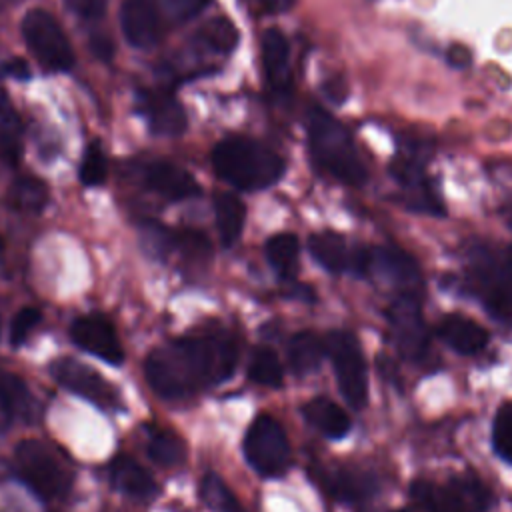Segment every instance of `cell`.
I'll return each instance as SVG.
<instances>
[{
  "label": "cell",
  "mask_w": 512,
  "mask_h": 512,
  "mask_svg": "<svg viewBox=\"0 0 512 512\" xmlns=\"http://www.w3.org/2000/svg\"><path fill=\"white\" fill-rule=\"evenodd\" d=\"M302 412H304V418L326 438L340 440L350 432L348 414L328 398H322V396L312 398L310 402L304 404Z\"/></svg>",
  "instance_id": "obj_23"
},
{
  "label": "cell",
  "mask_w": 512,
  "mask_h": 512,
  "mask_svg": "<svg viewBox=\"0 0 512 512\" xmlns=\"http://www.w3.org/2000/svg\"><path fill=\"white\" fill-rule=\"evenodd\" d=\"M438 336L458 354L472 356L488 344V332L462 314H448L438 324Z\"/></svg>",
  "instance_id": "obj_19"
},
{
  "label": "cell",
  "mask_w": 512,
  "mask_h": 512,
  "mask_svg": "<svg viewBox=\"0 0 512 512\" xmlns=\"http://www.w3.org/2000/svg\"><path fill=\"white\" fill-rule=\"evenodd\" d=\"M8 202L20 212L38 214L48 202V188L42 180L34 176L16 178L8 190Z\"/></svg>",
  "instance_id": "obj_30"
},
{
  "label": "cell",
  "mask_w": 512,
  "mask_h": 512,
  "mask_svg": "<svg viewBox=\"0 0 512 512\" xmlns=\"http://www.w3.org/2000/svg\"><path fill=\"white\" fill-rule=\"evenodd\" d=\"M326 92H328V96L332 98V100H336V102H342L344 98H346V84H344V80H330L328 84H326Z\"/></svg>",
  "instance_id": "obj_42"
},
{
  "label": "cell",
  "mask_w": 512,
  "mask_h": 512,
  "mask_svg": "<svg viewBox=\"0 0 512 512\" xmlns=\"http://www.w3.org/2000/svg\"><path fill=\"white\" fill-rule=\"evenodd\" d=\"M318 482L340 502H362L378 490V482L370 472L350 466L322 468L318 470Z\"/></svg>",
  "instance_id": "obj_17"
},
{
  "label": "cell",
  "mask_w": 512,
  "mask_h": 512,
  "mask_svg": "<svg viewBox=\"0 0 512 512\" xmlns=\"http://www.w3.org/2000/svg\"><path fill=\"white\" fill-rule=\"evenodd\" d=\"M390 336L398 352L408 360H422L428 352L430 332L420 312L418 294H398L386 308Z\"/></svg>",
  "instance_id": "obj_11"
},
{
  "label": "cell",
  "mask_w": 512,
  "mask_h": 512,
  "mask_svg": "<svg viewBox=\"0 0 512 512\" xmlns=\"http://www.w3.org/2000/svg\"><path fill=\"white\" fill-rule=\"evenodd\" d=\"M6 72L18 80H24L30 76V70H28V64L20 58H14L10 62H6Z\"/></svg>",
  "instance_id": "obj_41"
},
{
  "label": "cell",
  "mask_w": 512,
  "mask_h": 512,
  "mask_svg": "<svg viewBox=\"0 0 512 512\" xmlns=\"http://www.w3.org/2000/svg\"><path fill=\"white\" fill-rule=\"evenodd\" d=\"M108 162L102 148L94 142L86 148L80 164V180L84 186H100L106 182Z\"/></svg>",
  "instance_id": "obj_36"
},
{
  "label": "cell",
  "mask_w": 512,
  "mask_h": 512,
  "mask_svg": "<svg viewBox=\"0 0 512 512\" xmlns=\"http://www.w3.org/2000/svg\"><path fill=\"white\" fill-rule=\"evenodd\" d=\"M172 250L180 252L184 258L190 260H202L212 252L208 238L192 228L172 232Z\"/></svg>",
  "instance_id": "obj_35"
},
{
  "label": "cell",
  "mask_w": 512,
  "mask_h": 512,
  "mask_svg": "<svg viewBox=\"0 0 512 512\" xmlns=\"http://www.w3.org/2000/svg\"><path fill=\"white\" fill-rule=\"evenodd\" d=\"M22 154V122L10 98L0 88V160L16 164Z\"/></svg>",
  "instance_id": "obj_26"
},
{
  "label": "cell",
  "mask_w": 512,
  "mask_h": 512,
  "mask_svg": "<svg viewBox=\"0 0 512 512\" xmlns=\"http://www.w3.org/2000/svg\"><path fill=\"white\" fill-rule=\"evenodd\" d=\"M244 456L260 476H280L290 464V444L282 424L262 414L244 436Z\"/></svg>",
  "instance_id": "obj_9"
},
{
  "label": "cell",
  "mask_w": 512,
  "mask_h": 512,
  "mask_svg": "<svg viewBox=\"0 0 512 512\" xmlns=\"http://www.w3.org/2000/svg\"><path fill=\"white\" fill-rule=\"evenodd\" d=\"M70 8L84 18H98L104 12V0H70Z\"/></svg>",
  "instance_id": "obj_39"
},
{
  "label": "cell",
  "mask_w": 512,
  "mask_h": 512,
  "mask_svg": "<svg viewBox=\"0 0 512 512\" xmlns=\"http://www.w3.org/2000/svg\"><path fill=\"white\" fill-rule=\"evenodd\" d=\"M396 512H410V510H396Z\"/></svg>",
  "instance_id": "obj_44"
},
{
  "label": "cell",
  "mask_w": 512,
  "mask_h": 512,
  "mask_svg": "<svg viewBox=\"0 0 512 512\" xmlns=\"http://www.w3.org/2000/svg\"><path fill=\"white\" fill-rule=\"evenodd\" d=\"M40 320H42L40 310H36V308H32V306L20 308V310L16 312V316L12 318V322H10V332H8L10 344H12L14 348L22 346V344L30 338V334L34 332V328L40 324Z\"/></svg>",
  "instance_id": "obj_37"
},
{
  "label": "cell",
  "mask_w": 512,
  "mask_h": 512,
  "mask_svg": "<svg viewBox=\"0 0 512 512\" xmlns=\"http://www.w3.org/2000/svg\"><path fill=\"white\" fill-rule=\"evenodd\" d=\"M324 344L342 396L352 408H364L368 400V378L358 340L350 332L334 330L326 336Z\"/></svg>",
  "instance_id": "obj_8"
},
{
  "label": "cell",
  "mask_w": 512,
  "mask_h": 512,
  "mask_svg": "<svg viewBox=\"0 0 512 512\" xmlns=\"http://www.w3.org/2000/svg\"><path fill=\"white\" fill-rule=\"evenodd\" d=\"M266 260L282 278H294L298 272V254H300V242L292 232H280L268 238L264 246Z\"/></svg>",
  "instance_id": "obj_28"
},
{
  "label": "cell",
  "mask_w": 512,
  "mask_h": 512,
  "mask_svg": "<svg viewBox=\"0 0 512 512\" xmlns=\"http://www.w3.org/2000/svg\"><path fill=\"white\" fill-rule=\"evenodd\" d=\"M326 354V344L314 332H298L288 342V360L296 374L304 376L316 370Z\"/></svg>",
  "instance_id": "obj_27"
},
{
  "label": "cell",
  "mask_w": 512,
  "mask_h": 512,
  "mask_svg": "<svg viewBox=\"0 0 512 512\" xmlns=\"http://www.w3.org/2000/svg\"><path fill=\"white\" fill-rule=\"evenodd\" d=\"M136 110L148 122L154 134L178 136L186 130L184 108L168 92H158V90L138 92Z\"/></svg>",
  "instance_id": "obj_15"
},
{
  "label": "cell",
  "mask_w": 512,
  "mask_h": 512,
  "mask_svg": "<svg viewBox=\"0 0 512 512\" xmlns=\"http://www.w3.org/2000/svg\"><path fill=\"white\" fill-rule=\"evenodd\" d=\"M262 46V62H264V72L268 80L282 88L288 82V58H290V46L286 36L278 28H268L262 34L260 40Z\"/></svg>",
  "instance_id": "obj_24"
},
{
  "label": "cell",
  "mask_w": 512,
  "mask_h": 512,
  "mask_svg": "<svg viewBox=\"0 0 512 512\" xmlns=\"http://www.w3.org/2000/svg\"><path fill=\"white\" fill-rule=\"evenodd\" d=\"M372 276L376 282H382L386 288H392L398 294H418L422 286V276L418 264L402 250L392 246L366 248L362 272Z\"/></svg>",
  "instance_id": "obj_12"
},
{
  "label": "cell",
  "mask_w": 512,
  "mask_h": 512,
  "mask_svg": "<svg viewBox=\"0 0 512 512\" xmlns=\"http://www.w3.org/2000/svg\"><path fill=\"white\" fill-rule=\"evenodd\" d=\"M238 364V344L226 334H198L152 350L144 364L148 386L166 400H184L228 380Z\"/></svg>",
  "instance_id": "obj_1"
},
{
  "label": "cell",
  "mask_w": 512,
  "mask_h": 512,
  "mask_svg": "<svg viewBox=\"0 0 512 512\" xmlns=\"http://www.w3.org/2000/svg\"><path fill=\"white\" fill-rule=\"evenodd\" d=\"M308 144L314 162L336 180L360 186L366 182V168L344 126L328 112L314 106L306 118Z\"/></svg>",
  "instance_id": "obj_3"
},
{
  "label": "cell",
  "mask_w": 512,
  "mask_h": 512,
  "mask_svg": "<svg viewBox=\"0 0 512 512\" xmlns=\"http://www.w3.org/2000/svg\"><path fill=\"white\" fill-rule=\"evenodd\" d=\"M144 184L166 200H186L200 194L196 178L172 162L150 164L144 172Z\"/></svg>",
  "instance_id": "obj_18"
},
{
  "label": "cell",
  "mask_w": 512,
  "mask_h": 512,
  "mask_svg": "<svg viewBox=\"0 0 512 512\" xmlns=\"http://www.w3.org/2000/svg\"><path fill=\"white\" fill-rule=\"evenodd\" d=\"M392 174L398 184L406 190V202L412 210L428 212V214H442L440 202L434 198L430 186L426 184L424 172L416 162L410 160H396L392 166Z\"/></svg>",
  "instance_id": "obj_20"
},
{
  "label": "cell",
  "mask_w": 512,
  "mask_h": 512,
  "mask_svg": "<svg viewBox=\"0 0 512 512\" xmlns=\"http://www.w3.org/2000/svg\"><path fill=\"white\" fill-rule=\"evenodd\" d=\"M248 378L266 388L282 386L284 372H282L278 354L268 346H258L252 352V358L248 364Z\"/></svg>",
  "instance_id": "obj_32"
},
{
  "label": "cell",
  "mask_w": 512,
  "mask_h": 512,
  "mask_svg": "<svg viewBox=\"0 0 512 512\" xmlns=\"http://www.w3.org/2000/svg\"><path fill=\"white\" fill-rule=\"evenodd\" d=\"M20 30L30 52L44 68L52 72H66L74 66L72 44L50 12L42 8L28 10L22 18Z\"/></svg>",
  "instance_id": "obj_6"
},
{
  "label": "cell",
  "mask_w": 512,
  "mask_h": 512,
  "mask_svg": "<svg viewBox=\"0 0 512 512\" xmlns=\"http://www.w3.org/2000/svg\"><path fill=\"white\" fill-rule=\"evenodd\" d=\"M308 250L314 260L330 272H362L366 248H350L344 236L336 232L312 234L308 238Z\"/></svg>",
  "instance_id": "obj_16"
},
{
  "label": "cell",
  "mask_w": 512,
  "mask_h": 512,
  "mask_svg": "<svg viewBox=\"0 0 512 512\" xmlns=\"http://www.w3.org/2000/svg\"><path fill=\"white\" fill-rule=\"evenodd\" d=\"M148 456L158 466L174 468L186 458V442L174 430H154L148 438Z\"/></svg>",
  "instance_id": "obj_31"
},
{
  "label": "cell",
  "mask_w": 512,
  "mask_h": 512,
  "mask_svg": "<svg viewBox=\"0 0 512 512\" xmlns=\"http://www.w3.org/2000/svg\"><path fill=\"white\" fill-rule=\"evenodd\" d=\"M294 2L296 0H262L264 8L268 12H286V10H290L294 6Z\"/></svg>",
  "instance_id": "obj_43"
},
{
  "label": "cell",
  "mask_w": 512,
  "mask_h": 512,
  "mask_svg": "<svg viewBox=\"0 0 512 512\" xmlns=\"http://www.w3.org/2000/svg\"><path fill=\"white\" fill-rule=\"evenodd\" d=\"M214 216H216V226H218L222 244L224 246L234 244L238 240V236L244 228V220H246L244 202L230 192H222L214 198Z\"/></svg>",
  "instance_id": "obj_25"
},
{
  "label": "cell",
  "mask_w": 512,
  "mask_h": 512,
  "mask_svg": "<svg viewBox=\"0 0 512 512\" xmlns=\"http://www.w3.org/2000/svg\"><path fill=\"white\" fill-rule=\"evenodd\" d=\"M0 412L8 420L34 422L38 418V404L22 378L0 368Z\"/></svg>",
  "instance_id": "obj_22"
},
{
  "label": "cell",
  "mask_w": 512,
  "mask_h": 512,
  "mask_svg": "<svg viewBox=\"0 0 512 512\" xmlns=\"http://www.w3.org/2000/svg\"><path fill=\"white\" fill-rule=\"evenodd\" d=\"M446 60H448V64L454 66V68H466V66H470V62H472V54H470V50H468L466 46L454 44V46L448 48Z\"/></svg>",
  "instance_id": "obj_40"
},
{
  "label": "cell",
  "mask_w": 512,
  "mask_h": 512,
  "mask_svg": "<svg viewBox=\"0 0 512 512\" xmlns=\"http://www.w3.org/2000/svg\"><path fill=\"white\" fill-rule=\"evenodd\" d=\"M466 284L488 314L512 324V256L494 248H476L466 262Z\"/></svg>",
  "instance_id": "obj_5"
},
{
  "label": "cell",
  "mask_w": 512,
  "mask_h": 512,
  "mask_svg": "<svg viewBox=\"0 0 512 512\" xmlns=\"http://www.w3.org/2000/svg\"><path fill=\"white\" fill-rule=\"evenodd\" d=\"M14 466L24 484L46 502L64 498L74 484L68 456L46 440H22L14 452Z\"/></svg>",
  "instance_id": "obj_4"
},
{
  "label": "cell",
  "mask_w": 512,
  "mask_h": 512,
  "mask_svg": "<svg viewBox=\"0 0 512 512\" xmlns=\"http://www.w3.org/2000/svg\"><path fill=\"white\" fill-rule=\"evenodd\" d=\"M414 500L426 512H484L490 492L476 478L460 476L446 484L416 480L412 484Z\"/></svg>",
  "instance_id": "obj_7"
},
{
  "label": "cell",
  "mask_w": 512,
  "mask_h": 512,
  "mask_svg": "<svg viewBox=\"0 0 512 512\" xmlns=\"http://www.w3.org/2000/svg\"><path fill=\"white\" fill-rule=\"evenodd\" d=\"M194 40L216 54H230L238 46L240 34L226 16H216L196 30Z\"/></svg>",
  "instance_id": "obj_29"
},
{
  "label": "cell",
  "mask_w": 512,
  "mask_h": 512,
  "mask_svg": "<svg viewBox=\"0 0 512 512\" xmlns=\"http://www.w3.org/2000/svg\"><path fill=\"white\" fill-rule=\"evenodd\" d=\"M70 338L78 348L102 358L108 364L118 366L124 362V348L120 338L114 326L102 316L94 314L76 318L70 326Z\"/></svg>",
  "instance_id": "obj_13"
},
{
  "label": "cell",
  "mask_w": 512,
  "mask_h": 512,
  "mask_svg": "<svg viewBox=\"0 0 512 512\" xmlns=\"http://www.w3.org/2000/svg\"><path fill=\"white\" fill-rule=\"evenodd\" d=\"M52 378L72 394L96 404L102 410H124L120 390L92 366L74 358H60L52 366Z\"/></svg>",
  "instance_id": "obj_10"
},
{
  "label": "cell",
  "mask_w": 512,
  "mask_h": 512,
  "mask_svg": "<svg viewBox=\"0 0 512 512\" xmlns=\"http://www.w3.org/2000/svg\"><path fill=\"white\" fill-rule=\"evenodd\" d=\"M160 4L174 22H186L198 16L210 0H160Z\"/></svg>",
  "instance_id": "obj_38"
},
{
  "label": "cell",
  "mask_w": 512,
  "mask_h": 512,
  "mask_svg": "<svg viewBox=\"0 0 512 512\" xmlns=\"http://www.w3.org/2000/svg\"><path fill=\"white\" fill-rule=\"evenodd\" d=\"M110 482L116 490L138 498V500H150L158 494V484L154 478L132 458L120 454L116 456L108 466Z\"/></svg>",
  "instance_id": "obj_21"
},
{
  "label": "cell",
  "mask_w": 512,
  "mask_h": 512,
  "mask_svg": "<svg viewBox=\"0 0 512 512\" xmlns=\"http://www.w3.org/2000/svg\"><path fill=\"white\" fill-rule=\"evenodd\" d=\"M200 496L204 504L214 512H244L236 494L214 472H208L200 482Z\"/></svg>",
  "instance_id": "obj_33"
},
{
  "label": "cell",
  "mask_w": 512,
  "mask_h": 512,
  "mask_svg": "<svg viewBox=\"0 0 512 512\" xmlns=\"http://www.w3.org/2000/svg\"><path fill=\"white\" fill-rule=\"evenodd\" d=\"M494 452L508 464H512V404H504L494 416L492 424Z\"/></svg>",
  "instance_id": "obj_34"
},
{
  "label": "cell",
  "mask_w": 512,
  "mask_h": 512,
  "mask_svg": "<svg viewBox=\"0 0 512 512\" xmlns=\"http://www.w3.org/2000/svg\"><path fill=\"white\" fill-rule=\"evenodd\" d=\"M120 26L134 48H152L162 34L158 0H122Z\"/></svg>",
  "instance_id": "obj_14"
},
{
  "label": "cell",
  "mask_w": 512,
  "mask_h": 512,
  "mask_svg": "<svg viewBox=\"0 0 512 512\" xmlns=\"http://www.w3.org/2000/svg\"><path fill=\"white\" fill-rule=\"evenodd\" d=\"M214 172L238 190H264L284 174V160L268 146L244 138L228 136L212 150Z\"/></svg>",
  "instance_id": "obj_2"
}]
</instances>
